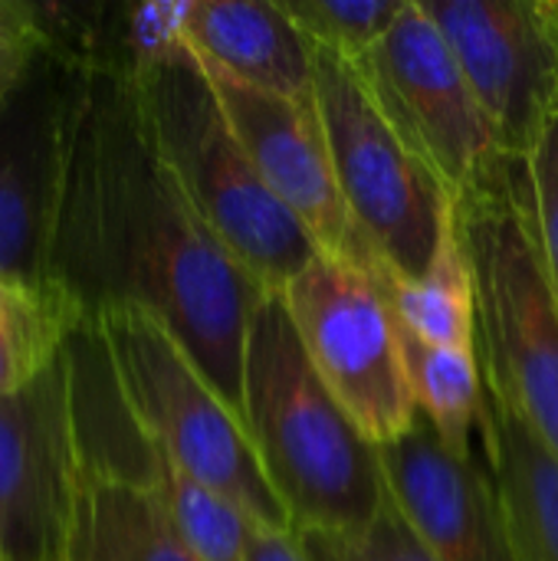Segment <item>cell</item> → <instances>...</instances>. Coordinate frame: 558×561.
<instances>
[{"label": "cell", "instance_id": "4", "mask_svg": "<svg viewBox=\"0 0 558 561\" xmlns=\"http://www.w3.org/2000/svg\"><path fill=\"white\" fill-rule=\"evenodd\" d=\"M128 69L151 138L194 210L250 276L283 293L322 250L260 178L201 59L181 39Z\"/></svg>", "mask_w": 558, "mask_h": 561}, {"label": "cell", "instance_id": "25", "mask_svg": "<svg viewBox=\"0 0 558 561\" xmlns=\"http://www.w3.org/2000/svg\"><path fill=\"white\" fill-rule=\"evenodd\" d=\"M247 561H309L296 533H270L253 526Z\"/></svg>", "mask_w": 558, "mask_h": 561}, {"label": "cell", "instance_id": "21", "mask_svg": "<svg viewBox=\"0 0 558 561\" xmlns=\"http://www.w3.org/2000/svg\"><path fill=\"white\" fill-rule=\"evenodd\" d=\"M405 3L408 0H289L286 10L312 46L355 62L382 43Z\"/></svg>", "mask_w": 558, "mask_h": 561}, {"label": "cell", "instance_id": "5", "mask_svg": "<svg viewBox=\"0 0 558 561\" xmlns=\"http://www.w3.org/2000/svg\"><path fill=\"white\" fill-rule=\"evenodd\" d=\"M86 322L145 437L191 480L240 506L260 529L293 533L240 414L181 342L145 309H109Z\"/></svg>", "mask_w": 558, "mask_h": 561}, {"label": "cell", "instance_id": "23", "mask_svg": "<svg viewBox=\"0 0 558 561\" xmlns=\"http://www.w3.org/2000/svg\"><path fill=\"white\" fill-rule=\"evenodd\" d=\"M53 53L46 7L26 0H0V108L33 79Z\"/></svg>", "mask_w": 558, "mask_h": 561}, {"label": "cell", "instance_id": "11", "mask_svg": "<svg viewBox=\"0 0 558 561\" xmlns=\"http://www.w3.org/2000/svg\"><path fill=\"white\" fill-rule=\"evenodd\" d=\"M82 56L59 49L0 108V276L49 283V253L62 194L69 125Z\"/></svg>", "mask_w": 558, "mask_h": 561}, {"label": "cell", "instance_id": "6", "mask_svg": "<svg viewBox=\"0 0 558 561\" xmlns=\"http://www.w3.org/2000/svg\"><path fill=\"white\" fill-rule=\"evenodd\" d=\"M312 95L339 194L365 247L395 279H424L451 224V191L401 141L345 56L312 46Z\"/></svg>", "mask_w": 558, "mask_h": 561}, {"label": "cell", "instance_id": "22", "mask_svg": "<svg viewBox=\"0 0 558 561\" xmlns=\"http://www.w3.org/2000/svg\"><path fill=\"white\" fill-rule=\"evenodd\" d=\"M309 561H434L408 519L388 500L385 510L355 533H296Z\"/></svg>", "mask_w": 558, "mask_h": 561}, {"label": "cell", "instance_id": "15", "mask_svg": "<svg viewBox=\"0 0 558 561\" xmlns=\"http://www.w3.org/2000/svg\"><path fill=\"white\" fill-rule=\"evenodd\" d=\"M66 561H201L151 486L79 450V486Z\"/></svg>", "mask_w": 558, "mask_h": 561}, {"label": "cell", "instance_id": "24", "mask_svg": "<svg viewBox=\"0 0 558 561\" xmlns=\"http://www.w3.org/2000/svg\"><path fill=\"white\" fill-rule=\"evenodd\" d=\"M526 168H529L539 243L558 293V115L543 128L539 141L526 154Z\"/></svg>", "mask_w": 558, "mask_h": 561}, {"label": "cell", "instance_id": "3", "mask_svg": "<svg viewBox=\"0 0 558 561\" xmlns=\"http://www.w3.org/2000/svg\"><path fill=\"white\" fill-rule=\"evenodd\" d=\"M451 217L474 279V352L487 401L526 421L558 457V293L526 158L490 161L454 194Z\"/></svg>", "mask_w": 558, "mask_h": 561}, {"label": "cell", "instance_id": "1", "mask_svg": "<svg viewBox=\"0 0 558 561\" xmlns=\"http://www.w3.org/2000/svg\"><path fill=\"white\" fill-rule=\"evenodd\" d=\"M49 283L82 319L151 312L240 414L243 352L270 289L217 240L164 164L132 69L82 56Z\"/></svg>", "mask_w": 558, "mask_h": 561}, {"label": "cell", "instance_id": "18", "mask_svg": "<svg viewBox=\"0 0 558 561\" xmlns=\"http://www.w3.org/2000/svg\"><path fill=\"white\" fill-rule=\"evenodd\" d=\"M82 312L56 286L0 276V398L33 385L69 345Z\"/></svg>", "mask_w": 558, "mask_h": 561}, {"label": "cell", "instance_id": "7", "mask_svg": "<svg viewBox=\"0 0 558 561\" xmlns=\"http://www.w3.org/2000/svg\"><path fill=\"white\" fill-rule=\"evenodd\" d=\"M280 296L309 365L355 427L375 447L408 434L421 411L405 375L398 316L375 263L319 253Z\"/></svg>", "mask_w": 558, "mask_h": 561}, {"label": "cell", "instance_id": "19", "mask_svg": "<svg viewBox=\"0 0 558 561\" xmlns=\"http://www.w3.org/2000/svg\"><path fill=\"white\" fill-rule=\"evenodd\" d=\"M375 276L405 329L431 345L474 352V279L454 233V217L424 279L401 283L382 263H375Z\"/></svg>", "mask_w": 558, "mask_h": 561}, {"label": "cell", "instance_id": "10", "mask_svg": "<svg viewBox=\"0 0 558 561\" xmlns=\"http://www.w3.org/2000/svg\"><path fill=\"white\" fill-rule=\"evenodd\" d=\"M457 56L497 148L526 158L558 115L553 0H418Z\"/></svg>", "mask_w": 558, "mask_h": 561}, {"label": "cell", "instance_id": "2", "mask_svg": "<svg viewBox=\"0 0 558 561\" xmlns=\"http://www.w3.org/2000/svg\"><path fill=\"white\" fill-rule=\"evenodd\" d=\"M240 421L293 533H355L391 500L378 447L309 365L280 293L250 319Z\"/></svg>", "mask_w": 558, "mask_h": 561}, {"label": "cell", "instance_id": "26", "mask_svg": "<svg viewBox=\"0 0 558 561\" xmlns=\"http://www.w3.org/2000/svg\"><path fill=\"white\" fill-rule=\"evenodd\" d=\"M553 13H556V20H558V0H553Z\"/></svg>", "mask_w": 558, "mask_h": 561}, {"label": "cell", "instance_id": "9", "mask_svg": "<svg viewBox=\"0 0 558 561\" xmlns=\"http://www.w3.org/2000/svg\"><path fill=\"white\" fill-rule=\"evenodd\" d=\"M76 486V371L66 345L33 385L0 398V561H66Z\"/></svg>", "mask_w": 558, "mask_h": 561}, {"label": "cell", "instance_id": "16", "mask_svg": "<svg viewBox=\"0 0 558 561\" xmlns=\"http://www.w3.org/2000/svg\"><path fill=\"white\" fill-rule=\"evenodd\" d=\"M483 444L520 561H558V457L526 421L497 404Z\"/></svg>", "mask_w": 558, "mask_h": 561}, {"label": "cell", "instance_id": "20", "mask_svg": "<svg viewBox=\"0 0 558 561\" xmlns=\"http://www.w3.org/2000/svg\"><path fill=\"white\" fill-rule=\"evenodd\" d=\"M145 434V431H141ZM155 490L161 506L168 510L171 523L184 536L201 561H247V546L253 533V519L234 506L227 496L201 486L184 470H178L151 440L138 470L128 477Z\"/></svg>", "mask_w": 558, "mask_h": 561}, {"label": "cell", "instance_id": "14", "mask_svg": "<svg viewBox=\"0 0 558 561\" xmlns=\"http://www.w3.org/2000/svg\"><path fill=\"white\" fill-rule=\"evenodd\" d=\"M181 39L207 69L250 89L283 99L312 95V43L286 3L187 0Z\"/></svg>", "mask_w": 558, "mask_h": 561}, {"label": "cell", "instance_id": "13", "mask_svg": "<svg viewBox=\"0 0 558 561\" xmlns=\"http://www.w3.org/2000/svg\"><path fill=\"white\" fill-rule=\"evenodd\" d=\"M378 457L391 503L434 561H520L493 473L451 450L424 414Z\"/></svg>", "mask_w": 558, "mask_h": 561}, {"label": "cell", "instance_id": "12", "mask_svg": "<svg viewBox=\"0 0 558 561\" xmlns=\"http://www.w3.org/2000/svg\"><path fill=\"white\" fill-rule=\"evenodd\" d=\"M207 76L260 178L276 194V201L303 224L312 243L339 260H352L362 266L378 263L355 230L339 194L316 95L283 99L250 89L214 69H207Z\"/></svg>", "mask_w": 558, "mask_h": 561}, {"label": "cell", "instance_id": "8", "mask_svg": "<svg viewBox=\"0 0 558 561\" xmlns=\"http://www.w3.org/2000/svg\"><path fill=\"white\" fill-rule=\"evenodd\" d=\"M352 66L382 115L451 197L503 154L457 56L418 0H408L382 43Z\"/></svg>", "mask_w": 558, "mask_h": 561}, {"label": "cell", "instance_id": "17", "mask_svg": "<svg viewBox=\"0 0 558 561\" xmlns=\"http://www.w3.org/2000/svg\"><path fill=\"white\" fill-rule=\"evenodd\" d=\"M398 342H401L405 375L418 401V411L434 424V431L447 440L451 450L470 457L474 427L483 431L490 414L477 352L431 345L418 339L411 329H405L401 322H398Z\"/></svg>", "mask_w": 558, "mask_h": 561}]
</instances>
